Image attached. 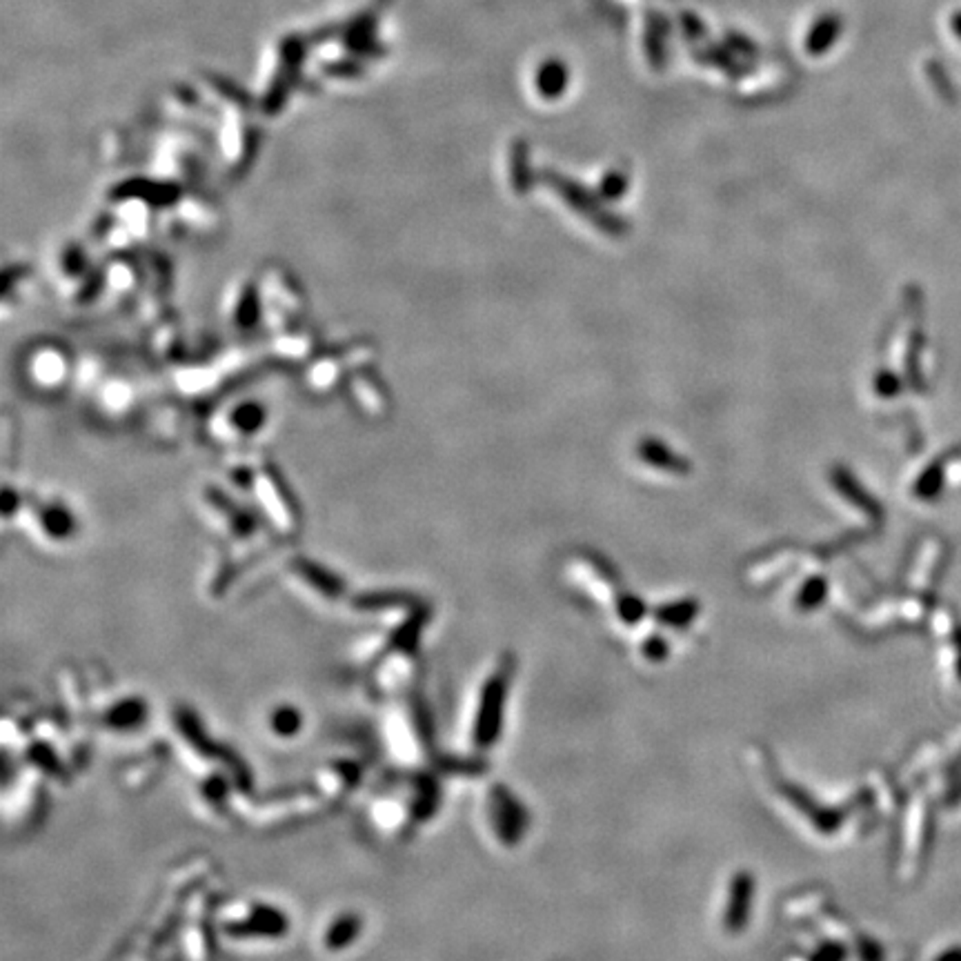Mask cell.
<instances>
[{
  "label": "cell",
  "instance_id": "6da1fadb",
  "mask_svg": "<svg viewBox=\"0 0 961 961\" xmlns=\"http://www.w3.org/2000/svg\"><path fill=\"white\" fill-rule=\"evenodd\" d=\"M379 10H372V12H367V14H363L361 19L354 20V23L348 27V32H345V36H343L345 45H348L352 51H357V54H372V51L379 50L376 38L372 36V34H374L376 19H379Z\"/></svg>",
  "mask_w": 961,
  "mask_h": 961
},
{
  "label": "cell",
  "instance_id": "7a4b0ae2",
  "mask_svg": "<svg viewBox=\"0 0 961 961\" xmlns=\"http://www.w3.org/2000/svg\"><path fill=\"white\" fill-rule=\"evenodd\" d=\"M207 81H210L211 88H214L216 92L223 94L225 98H232V101H236V103L248 101V94H245L243 89L238 88L236 83H232L229 78L219 76V73H207Z\"/></svg>",
  "mask_w": 961,
  "mask_h": 961
},
{
  "label": "cell",
  "instance_id": "3957f363",
  "mask_svg": "<svg viewBox=\"0 0 961 961\" xmlns=\"http://www.w3.org/2000/svg\"><path fill=\"white\" fill-rule=\"evenodd\" d=\"M326 72L330 73V76L350 78V76H358V73L363 72V67L358 63H352V60H339V63L326 65Z\"/></svg>",
  "mask_w": 961,
  "mask_h": 961
}]
</instances>
